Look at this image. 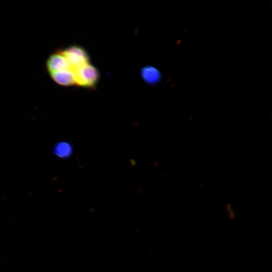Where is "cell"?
I'll use <instances>...</instances> for the list:
<instances>
[{
	"instance_id": "1",
	"label": "cell",
	"mask_w": 272,
	"mask_h": 272,
	"mask_svg": "<svg viewBox=\"0 0 272 272\" xmlns=\"http://www.w3.org/2000/svg\"><path fill=\"white\" fill-rule=\"evenodd\" d=\"M75 85L85 88H94L98 83L100 73L90 62L73 71Z\"/></svg>"
},
{
	"instance_id": "2",
	"label": "cell",
	"mask_w": 272,
	"mask_h": 272,
	"mask_svg": "<svg viewBox=\"0 0 272 272\" xmlns=\"http://www.w3.org/2000/svg\"><path fill=\"white\" fill-rule=\"evenodd\" d=\"M69 67L73 71L90 62V57L87 50L79 45H72L60 50Z\"/></svg>"
},
{
	"instance_id": "3",
	"label": "cell",
	"mask_w": 272,
	"mask_h": 272,
	"mask_svg": "<svg viewBox=\"0 0 272 272\" xmlns=\"http://www.w3.org/2000/svg\"><path fill=\"white\" fill-rule=\"evenodd\" d=\"M46 67L49 74L70 68L60 50L52 53L48 57Z\"/></svg>"
},
{
	"instance_id": "4",
	"label": "cell",
	"mask_w": 272,
	"mask_h": 272,
	"mask_svg": "<svg viewBox=\"0 0 272 272\" xmlns=\"http://www.w3.org/2000/svg\"><path fill=\"white\" fill-rule=\"evenodd\" d=\"M49 75L54 82L59 85L69 87L75 85L74 72L70 69L54 73Z\"/></svg>"
},
{
	"instance_id": "5",
	"label": "cell",
	"mask_w": 272,
	"mask_h": 272,
	"mask_svg": "<svg viewBox=\"0 0 272 272\" xmlns=\"http://www.w3.org/2000/svg\"><path fill=\"white\" fill-rule=\"evenodd\" d=\"M141 76L144 81L149 84H155L161 79L159 71L152 66H146L141 70Z\"/></svg>"
},
{
	"instance_id": "6",
	"label": "cell",
	"mask_w": 272,
	"mask_h": 272,
	"mask_svg": "<svg viewBox=\"0 0 272 272\" xmlns=\"http://www.w3.org/2000/svg\"><path fill=\"white\" fill-rule=\"evenodd\" d=\"M72 152V148L70 144L65 142L58 144L55 148V153L61 158L69 156Z\"/></svg>"
}]
</instances>
